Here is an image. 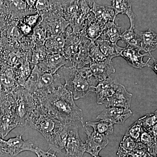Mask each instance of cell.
<instances>
[{"mask_svg":"<svg viewBox=\"0 0 157 157\" xmlns=\"http://www.w3.org/2000/svg\"><path fill=\"white\" fill-rule=\"evenodd\" d=\"M8 18L0 17V30L2 29L6 26V21Z\"/></svg>","mask_w":157,"mask_h":157,"instance_id":"ee69618b","label":"cell"},{"mask_svg":"<svg viewBox=\"0 0 157 157\" xmlns=\"http://www.w3.org/2000/svg\"><path fill=\"white\" fill-rule=\"evenodd\" d=\"M26 124L41 133L46 141L52 135L60 131L66 125L48 113L42 107L40 101L29 117Z\"/></svg>","mask_w":157,"mask_h":157,"instance_id":"3957f363","label":"cell"},{"mask_svg":"<svg viewBox=\"0 0 157 157\" xmlns=\"http://www.w3.org/2000/svg\"><path fill=\"white\" fill-rule=\"evenodd\" d=\"M84 124L91 127L94 132L99 134L108 136L112 134L114 130L113 124L102 120L97 122L87 121Z\"/></svg>","mask_w":157,"mask_h":157,"instance_id":"f546056e","label":"cell"},{"mask_svg":"<svg viewBox=\"0 0 157 157\" xmlns=\"http://www.w3.org/2000/svg\"><path fill=\"white\" fill-rule=\"evenodd\" d=\"M17 127H21V124L11 104L0 119V137L4 139Z\"/></svg>","mask_w":157,"mask_h":157,"instance_id":"2e32d148","label":"cell"},{"mask_svg":"<svg viewBox=\"0 0 157 157\" xmlns=\"http://www.w3.org/2000/svg\"><path fill=\"white\" fill-rule=\"evenodd\" d=\"M82 126L87 135V139L84 143L86 152L93 157L99 155L100 152L109 143L108 135L99 134L94 132L91 127L84 124Z\"/></svg>","mask_w":157,"mask_h":157,"instance_id":"52a82bcc","label":"cell"},{"mask_svg":"<svg viewBox=\"0 0 157 157\" xmlns=\"http://www.w3.org/2000/svg\"><path fill=\"white\" fill-rule=\"evenodd\" d=\"M78 131V126L75 122L70 124L65 148V157H83L86 152L85 146L79 137Z\"/></svg>","mask_w":157,"mask_h":157,"instance_id":"ba28073f","label":"cell"},{"mask_svg":"<svg viewBox=\"0 0 157 157\" xmlns=\"http://www.w3.org/2000/svg\"><path fill=\"white\" fill-rule=\"evenodd\" d=\"M66 41V31L59 35L47 36L44 44L45 49L50 53H60L64 55Z\"/></svg>","mask_w":157,"mask_h":157,"instance_id":"7402d4cb","label":"cell"},{"mask_svg":"<svg viewBox=\"0 0 157 157\" xmlns=\"http://www.w3.org/2000/svg\"><path fill=\"white\" fill-rule=\"evenodd\" d=\"M132 114V111L130 109L109 107L103 110L97 118L107 121L113 125L123 124Z\"/></svg>","mask_w":157,"mask_h":157,"instance_id":"7c38bea8","label":"cell"},{"mask_svg":"<svg viewBox=\"0 0 157 157\" xmlns=\"http://www.w3.org/2000/svg\"><path fill=\"white\" fill-rule=\"evenodd\" d=\"M1 154H9L15 156L25 151L34 152L33 143L29 140L22 139V135H17L15 137L7 140L1 138Z\"/></svg>","mask_w":157,"mask_h":157,"instance_id":"8992f818","label":"cell"},{"mask_svg":"<svg viewBox=\"0 0 157 157\" xmlns=\"http://www.w3.org/2000/svg\"><path fill=\"white\" fill-rule=\"evenodd\" d=\"M67 60L62 54L48 53L45 58L37 66L42 72L54 74L67 64Z\"/></svg>","mask_w":157,"mask_h":157,"instance_id":"4fadbf2b","label":"cell"},{"mask_svg":"<svg viewBox=\"0 0 157 157\" xmlns=\"http://www.w3.org/2000/svg\"><path fill=\"white\" fill-rule=\"evenodd\" d=\"M47 35L46 31L42 27L40 23L33 29V38L36 46L41 47L45 44Z\"/></svg>","mask_w":157,"mask_h":157,"instance_id":"1f68e13d","label":"cell"},{"mask_svg":"<svg viewBox=\"0 0 157 157\" xmlns=\"http://www.w3.org/2000/svg\"><path fill=\"white\" fill-rule=\"evenodd\" d=\"M119 147L127 152L133 151L137 149L146 148V147L140 141H136L126 135H124L123 137Z\"/></svg>","mask_w":157,"mask_h":157,"instance_id":"4dcf8cb0","label":"cell"},{"mask_svg":"<svg viewBox=\"0 0 157 157\" xmlns=\"http://www.w3.org/2000/svg\"><path fill=\"white\" fill-rule=\"evenodd\" d=\"M27 59L23 60L20 65L14 68V76L18 86H24L33 70Z\"/></svg>","mask_w":157,"mask_h":157,"instance_id":"4316f807","label":"cell"},{"mask_svg":"<svg viewBox=\"0 0 157 157\" xmlns=\"http://www.w3.org/2000/svg\"><path fill=\"white\" fill-rule=\"evenodd\" d=\"M1 138H2V137H0V141H1ZM0 154H1V144H0Z\"/></svg>","mask_w":157,"mask_h":157,"instance_id":"681fc988","label":"cell"},{"mask_svg":"<svg viewBox=\"0 0 157 157\" xmlns=\"http://www.w3.org/2000/svg\"><path fill=\"white\" fill-rule=\"evenodd\" d=\"M102 53L107 59L112 60L114 58L121 56V54L124 48L120 47L117 44L103 41L98 39L95 41Z\"/></svg>","mask_w":157,"mask_h":157,"instance_id":"484cf974","label":"cell"},{"mask_svg":"<svg viewBox=\"0 0 157 157\" xmlns=\"http://www.w3.org/2000/svg\"><path fill=\"white\" fill-rule=\"evenodd\" d=\"M40 23L48 34L47 36L63 33L70 25L63 16L56 13L48 14L42 17Z\"/></svg>","mask_w":157,"mask_h":157,"instance_id":"9c48e42d","label":"cell"},{"mask_svg":"<svg viewBox=\"0 0 157 157\" xmlns=\"http://www.w3.org/2000/svg\"><path fill=\"white\" fill-rule=\"evenodd\" d=\"M112 3L111 7L115 12V15L126 14L130 20V28L135 29L136 15L133 12L132 4L128 0H110Z\"/></svg>","mask_w":157,"mask_h":157,"instance_id":"44dd1931","label":"cell"},{"mask_svg":"<svg viewBox=\"0 0 157 157\" xmlns=\"http://www.w3.org/2000/svg\"><path fill=\"white\" fill-rule=\"evenodd\" d=\"M11 105L9 94L4 92L0 96V119L3 116L6 109Z\"/></svg>","mask_w":157,"mask_h":157,"instance_id":"8d00e7d4","label":"cell"},{"mask_svg":"<svg viewBox=\"0 0 157 157\" xmlns=\"http://www.w3.org/2000/svg\"><path fill=\"white\" fill-rule=\"evenodd\" d=\"M121 27L118 24H115L114 21L107 23L99 39L117 44L121 38Z\"/></svg>","mask_w":157,"mask_h":157,"instance_id":"d4e9b609","label":"cell"},{"mask_svg":"<svg viewBox=\"0 0 157 157\" xmlns=\"http://www.w3.org/2000/svg\"><path fill=\"white\" fill-rule=\"evenodd\" d=\"M58 73L64 78V85L72 94L73 99L78 100L94 92V87L98 84L88 67L76 68L63 67Z\"/></svg>","mask_w":157,"mask_h":157,"instance_id":"7a4b0ae2","label":"cell"},{"mask_svg":"<svg viewBox=\"0 0 157 157\" xmlns=\"http://www.w3.org/2000/svg\"><path fill=\"white\" fill-rule=\"evenodd\" d=\"M9 11L6 0H0V17L9 18Z\"/></svg>","mask_w":157,"mask_h":157,"instance_id":"ab89813d","label":"cell"},{"mask_svg":"<svg viewBox=\"0 0 157 157\" xmlns=\"http://www.w3.org/2000/svg\"><path fill=\"white\" fill-rule=\"evenodd\" d=\"M153 60L154 61V63L152 65H149L148 64L147 66L151 68L154 71H155V73H157V59H154Z\"/></svg>","mask_w":157,"mask_h":157,"instance_id":"bcb514c9","label":"cell"},{"mask_svg":"<svg viewBox=\"0 0 157 157\" xmlns=\"http://www.w3.org/2000/svg\"><path fill=\"white\" fill-rule=\"evenodd\" d=\"M40 16L39 14L37 13L27 15L23 17V22L30 26L31 27L33 28L36 25Z\"/></svg>","mask_w":157,"mask_h":157,"instance_id":"74e56055","label":"cell"},{"mask_svg":"<svg viewBox=\"0 0 157 157\" xmlns=\"http://www.w3.org/2000/svg\"><path fill=\"white\" fill-rule=\"evenodd\" d=\"M69 124H66L61 130L54 134L48 139L49 150L56 153H61L62 150L65 148L67 140Z\"/></svg>","mask_w":157,"mask_h":157,"instance_id":"ffe728a7","label":"cell"},{"mask_svg":"<svg viewBox=\"0 0 157 157\" xmlns=\"http://www.w3.org/2000/svg\"><path fill=\"white\" fill-rule=\"evenodd\" d=\"M33 152L37 155V157H57L55 154L51 153L49 150L48 151H44L38 147L34 148Z\"/></svg>","mask_w":157,"mask_h":157,"instance_id":"60d3db41","label":"cell"},{"mask_svg":"<svg viewBox=\"0 0 157 157\" xmlns=\"http://www.w3.org/2000/svg\"><path fill=\"white\" fill-rule=\"evenodd\" d=\"M89 67L98 82L109 78L110 75L115 73L116 71L112 60L106 59L98 63L92 62Z\"/></svg>","mask_w":157,"mask_h":157,"instance_id":"e0dca14e","label":"cell"},{"mask_svg":"<svg viewBox=\"0 0 157 157\" xmlns=\"http://www.w3.org/2000/svg\"><path fill=\"white\" fill-rule=\"evenodd\" d=\"M91 41L84 35H82V39L78 51L70 58L73 67L82 68L92 62L89 54V46Z\"/></svg>","mask_w":157,"mask_h":157,"instance_id":"9a60e30c","label":"cell"},{"mask_svg":"<svg viewBox=\"0 0 157 157\" xmlns=\"http://www.w3.org/2000/svg\"><path fill=\"white\" fill-rule=\"evenodd\" d=\"M45 48H42V46H36V49H34L33 52L31 61V63L34 65V66L43 60L48 54L47 53V50H45Z\"/></svg>","mask_w":157,"mask_h":157,"instance_id":"d590c367","label":"cell"},{"mask_svg":"<svg viewBox=\"0 0 157 157\" xmlns=\"http://www.w3.org/2000/svg\"><path fill=\"white\" fill-rule=\"evenodd\" d=\"M9 96L11 107L19 119L21 127H24L39 104V98L21 86H17L9 94Z\"/></svg>","mask_w":157,"mask_h":157,"instance_id":"277c9868","label":"cell"},{"mask_svg":"<svg viewBox=\"0 0 157 157\" xmlns=\"http://www.w3.org/2000/svg\"><path fill=\"white\" fill-rule=\"evenodd\" d=\"M39 98L45 110L64 124L79 121L83 123L82 110L75 104L73 96L64 85H61L52 93Z\"/></svg>","mask_w":157,"mask_h":157,"instance_id":"6da1fadb","label":"cell"},{"mask_svg":"<svg viewBox=\"0 0 157 157\" xmlns=\"http://www.w3.org/2000/svg\"><path fill=\"white\" fill-rule=\"evenodd\" d=\"M89 54L92 62H101L107 59L94 42H91L89 46Z\"/></svg>","mask_w":157,"mask_h":157,"instance_id":"836d02e7","label":"cell"},{"mask_svg":"<svg viewBox=\"0 0 157 157\" xmlns=\"http://www.w3.org/2000/svg\"><path fill=\"white\" fill-rule=\"evenodd\" d=\"M127 152L132 157H150L151 156L146 148L137 149Z\"/></svg>","mask_w":157,"mask_h":157,"instance_id":"f35d334b","label":"cell"},{"mask_svg":"<svg viewBox=\"0 0 157 157\" xmlns=\"http://www.w3.org/2000/svg\"><path fill=\"white\" fill-rule=\"evenodd\" d=\"M116 157H132V156L129 155L123 149L119 147L117 152V153Z\"/></svg>","mask_w":157,"mask_h":157,"instance_id":"7bdbcfd3","label":"cell"},{"mask_svg":"<svg viewBox=\"0 0 157 157\" xmlns=\"http://www.w3.org/2000/svg\"><path fill=\"white\" fill-rule=\"evenodd\" d=\"M19 23L18 29L21 32H22V33L25 35H29L31 33H33V29L32 27L26 24L23 21H21Z\"/></svg>","mask_w":157,"mask_h":157,"instance_id":"b9f144b4","label":"cell"},{"mask_svg":"<svg viewBox=\"0 0 157 157\" xmlns=\"http://www.w3.org/2000/svg\"><path fill=\"white\" fill-rule=\"evenodd\" d=\"M150 157H154L153 156H152V155H151Z\"/></svg>","mask_w":157,"mask_h":157,"instance_id":"816d5d0a","label":"cell"},{"mask_svg":"<svg viewBox=\"0 0 157 157\" xmlns=\"http://www.w3.org/2000/svg\"><path fill=\"white\" fill-rule=\"evenodd\" d=\"M122 42L126 43L127 45H130L138 49L141 51V38L136 30V29H129L122 34Z\"/></svg>","mask_w":157,"mask_h":157,"instance_id":"83f0119b","label":"cell"},{"mask_svg":"<svg viewBox=\"0 0 157 157\" xmlns=\"http://www.w3.org/2000/svg\"><path fill=\"white\" fill-rule=\"evenodd\" d=\"M0 85L7 94H11L18 86L14 76V68L6 65L0 70Z\"/></svg>","mask_w":157,"mask_h":157,"instance_id":"d6986e66","label":"cell"},{"mask_svg":"<svg viewBox=\"0 0 157 157\" xmlns=\"http://www.w3.org/2000/svg\"><path fill=\"white\" fill-rule=\"evenodd\" d=\"M94 2V0H87V2L89 6H90V8H91Z\"/></svg>","mask_w":157,"mask_h":157,"instance_id":"7dc6e473","label":"cell"},{"mask_svg":"<svg viewBox=\"0 0 157 157\" xmlns=\"http://www.w3.org/2000/svg\"><path fill=\"white\" fill-rule=\"evenodd\" d=\"M140 51L130 45H127L121 54L130 66L136 69H141L146 67L148 62L153 58L152 55L145 53L142 54Z\"/></svg>","mask_w":157,"mask_h":157,"instance_id":"30bf717a","label":"cell"},{"mask_svg":"<svg viewBox=\"0 0 157 157\" xmlns=\"http://www.w3.org/2000/svg\"><path fill=\"white\" fill-rule=\"evenodd\" d=\"M132 94L128 92L125 87L120 83L115 93L108 98L104 104L106 107H117L130 109Z\"/></svg>","mask_w":157,"mask_h":157,"instance_id":"5bb4252c","label":"cell"},{"mask_svg":"<svg viewBox=\"0 0 157 157\" xmlns=\"http://www.w3.org/2000/svg\"><path fill=\"white\" fill-rule=\"evenodd\" d=\"M5 92L2 89L1 87V85H0V96L2 95Z\"/></svg>","mask_w":157,"mask_h":157,"instance_id":"c3c4849f","label":"cell"},{"mask_svg":"<svg viewBox=\"0 0 157 157\" xmlns=\"http://www.w3.org/2000/svg\"><path fill=\"white\" fill-rule=\"evenodd\" d=\"M142 127L146 130H148L157 124V110L153 113H150L140 117Z\"/></svg>","mask_w":157,"mask_h":157,"instance_id":"e575fe53","label":"cell"},{"mask_svg":"<svg viewBox=\"0 0 157 157\" xmlns=\"http://www.w3.org/2000/svg\"><path fill=\"white\" fill-rule=\"evenodd\" d=\"M142 129L141 119L140 118L128 128L125 135L130 136L136 141H140Z\"/></svg>","mask_w":157,"mask_h":157,"instance_id":"d6a6232c","label":"cell"},{"mask_svg":"<svg viewBox=\"0 0 157 157\" xmlns=\"http://www.w3.org/2000/svg\"><path fill=\"white\" fill-rule=\"evenodd\" d=\"M139 140L146 147L147 151L150 155L154 157H157V138L150 134L146 129L142 128Z\"/></svg>","mask_w":157,"mask_h":157,"instance_id":"f1b7e54d","label":"cell"},{"mask_svg":"<svg viewBox=\"0 0 157 157\" xmlns=\"http://www.w3.org/2000/svg\"><path fill=\"white\" fill-rule=\"evenodd\" d=\"M102 157L100 156H99V155H98V156H95V157Z\"/></svg>","mask_w":157,"mask_h":157,"instance_id":"f907efd6","label":"cell"},{"mask_svg":"<svg viewBox=\"0 0 157 157\" xmlns=\"http://www.w3.org/2000/svg\"><path fill=\"white\" fill-rule=\"evenodd\" d=\"M25 1L30 8L35 9V4L36 0H25Z\"/></svg>","mask_w":157,"mask_h":157,"instance_id":"f6af8a7d","label":"cell"},{"mask_svg":"<svg viewBox=\"0 0 157 157\" xmlns=\"http://www.w3.org/2000/svg\"><path fill=\"white\" fill-rule=\"evenodd\" d=\"M141 38V48L145 53L151 55V52L156 50L157 47V35L153 31H140L136 29Z\"/></svg>","mask_w":157,"mask_h":157,"instance_id":"cb8c5ba5","label":"cell"},{"mask_svg":"<svg viewBox=\"0 0 157 157\" xmlns=\"http://www.w3.org/2000/svg\"><path fill=\"white\" fill-rule=\"evenodd\" d=\"M105 26L106 25L96 19L94 13H92L86 21L84 28L80 33L85 36L90 41L94 42L99 39Z\"/></svg>","mask_w":157,"mask_h":157,"instance_id":"ac0fdd59","label":"cell"},{"mask_svg":"<svg viewBox=\"0 0 157 157\" xmlns=\"http://www.w3.org/2000/svg\"><path fill=\"white\" fill-rule=\"evenodd\" d=\"M58 73H44L41 70L36 81L25 88L38 98L49 94L62 85Z\"/></svg>","mask_w":157,"mask_h":157,"instance_id":"5b68a950","label":"cell"},{"mask_svg":"<svg viewBox=\"0 0 157 157\" xmlns=\"http://www.w3.org/2000/svg\"><path fill=\"white\" fill-rule=\"evenodd\" d=\"M91 9L96 19L104 24L115 21L116 15L111 6H101L94 2Z\"/></svg>","mask_w":157,"mask_h":157,"instance_id":"603a6c76","label":"cell"},{"mask_svg":"<svg viewBox=\"0 0 157 157\" xmlns=\"http://www.w3.org/2000/svg\"><path fill=\"white\" fill-rule=\"evenodd\" d=\"M119 84L116 79L110 77L99 82L94 87V92L97 95L98 104H104L107 99L115 93Z\"/></svg>","mask_w":157,"mask_h":157,"instance_id":"8fae6325","label":"cell"}]
</instances>
